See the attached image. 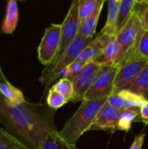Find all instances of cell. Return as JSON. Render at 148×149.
I'll return each instance as SVG.
<instances>
[{"label":"cell","mask_w":148,"mask_h":149,"mask_svg":"<svg viewBox=\"0 0 148 149\" xmlns=\"http://www.w3.org/2000/svg\"><path fill=\"white\" fill-rule=\"evenodd\" d=\"M55 112L47 104L27 100L10 104L0 94V123L12 137L31 149H41L46 137L58 131Z\"/></svg>","instance_id":"cell-1"},{"label":"cell","mask_w":148,"mask_h":149,"mask_svg":"<svg viewBox=\"0 0 148 149\" xmlns=\"http://www.w3.org/2000/svg\"><path fill=\"white\" fill-rule=\"evenodd\" d=\"M107 101V98L95 100H83L74 114L65 122L59 131L60 135L68 143L76 145L79 138L90 131L99 110Z\"/></svg>","instance_id":"cell-2"},{"label":"cell","mask_w":148,"mask_h":149,"mask_svg":"<svg viewBox=\"0 0 148 149\" xmlns=\"http://www.w3.org/2000/svg\"><path fill=\"white\" fill-rule=\"evenodd\" d=\"M93 38H84L79 35L58 61L45 67L40 78L41 83L44 85V94L49 91V89L51 88L50 86L57 79L59 78L61 72L66 67H68L70 65L75 62L79 53L92 41Z\"/></svg>","instance_id":"cell-3"},{"label":"cell","mask_w":148,"mask_h":149,"mask_svg":"<svg viewBox=\"0 0 148 149\" xmlns=\"http://www.w3.org/2000/svg\"><path fill=\"white\" fill-rule=\"evenodd\" d=\"M119 70L118 65H101L84 100H95L111 96L114 92V83Z\"/></svg>","instance_id":"cell-4"},{"label":"cell","mask_w":148,"mask_h":149,"mask_svg":"<svg viewBox=\"0 0 148 149\" xmlns=\"http://www.w3.org/2000/svg\"><path fill=\"white\" fill-rule=\"evenodd\" d=\"M61 42V24H51L44 33L38 47V58L39 62L48 66L53 63L58 52Z\"/></svg>","instance_id":"cell-5"},{"label":"cell","mask_w":148,"mask_h":149,"mask_svg":"<svg viewBox=\"0 0 148 149\" xmlns=\"http://www.w3.org/2000/svg\"><path fill=\"white\" fill-rule=\"evenodd\" d=\"M79 0L73 1L70 6V9L68 10V13L65 20L61 24L60 47L53 63L58 61L63 56L66 49L79 36V31L80 27V20L79 17Z\"/></svg>","instance_id":"cell-6"},{"label":"cell","mask_w":148,"mask_h":149,"mask_svg":"<svg viewBox=\"0 0 148 149\" xmlns=\"http://www.w3.org/2000/svg\"><path fill=\"white\" fill-rule=\"evenodd\" d=\"M100 67L101 64L98 61L87 63L76 76L71 79L74 89V94L72 102L84 100L85 95L93 83Z\"/></svg>","instance_id":"cell-7"},{"label":"cell","mask_w":148,"mask_h":149,"mask_svg":"<svg viewBox=\"0 0 148 149\" xmlns=\"http://www.w3.org/2000/svg\"><path fill=\"white\" fill-rule=\"evenodd\" d=\"M142 28L143 27H142L139 16L135 12H133V14L132 15L127 24L120 31V32L116 36V38L120 45V49L118 62L135 45Z\"/></svg>","instance_id":"cell-8"},{"label":"cell","mask_w":148,"mask_h":149,"mask_svg":"<svg viewBox=\"0 0 148 149\" xmlns=\"http://www.w3.org/2000/svg\"><path fill=\"white\" fill-rule=\"evenodd\" d=\"M147 64L148 60H139L120 66V70L114 83L113 93H117L122 90H128L138 75Z\"/></svg>","instance_id":"cell-9"},{"label":"cell","mask_w":148,"mask_h":149,"mask_svg":"<svg viewBox=\"0 0 148 149\" xmlns=\"http://www.w3.org/2000/svg\"><path fill=\"white\" fill-rule=\"evenodd\" d=\"M121 111L111 107L107 101L103 105L99 110L90 131L92 130H104L114 133L117 130Z\"/></svg>","instance_id":"cell-10"},{"label":"cell","mask_w":148,"mask_h":149,"mask_svg":"<svg viewBox=\"0 0 148 149\" xmlns=\"http://www.w3.org/2000/svg\"><path fill=\"white\" fill-rule=\"evenodd\" d=\"M111 38V36L99 32V34L94 37L92 41L79 53L75 62L85 65L92 61H97L101 57Z\"/></svg>","instance_id":"cell-11"},{"label":"cell","mask_w":148,"mask_h":149,"mask_svg":"<svg viewBox=\"0 0 148 149\" xmlns=\"http://www.w3.org/2000/svg\"><path fill=\"white\" fill-rule=\"evenodd\" d=\"M19 17L17 2L10 0L7 3L6 13L1 25V31L4 34H12L17 28Z\"/></svg>","instance_id":"cell-12"},{"label":"cell","mask_w":148,"mask_h":149,"mask_svg":"<svg viewBox=\"0 0 148 149\" xmlns=\"http://www.w3.org/2000/svg\"><path fill=\"white\" fill-rule=\"evenodd\" d=\"M105 3L104 0H99V3L96 9V10L85 21L80 23L79 31V35L84 38H93L98 24V21L103 8V5Z\"/></svg>","instance_id":"cell-13"},{"label":"cell","mask_w":148,"mask_h":149,"mask_svg":"<svg viewBox=\"0 0 148 149\" xmlns=\"http://www.w3.org/2000/svg\"><path fill=\"white\" fill-rule=\"evenodd\" d=\"M121 0L108 1V15L106 24L100 32L113 37L117 35V21Z\"/></svg>","instance_id":"cell-14"},{"label":"cell","mask_w":148,"mask_h":149,"mask_svg":"<svg viewBox=\"0 0 148 149\" xmlns=\"http://www.w3.org/2000/svg\"><path fill=\"white\" fill-rule=\"evenodd\" d=\"M120 51V45L116 36H113L110 38L101 57L97 61L101 65H116L119 59Z\"/></svg>","instance_id":"cell-15"},{"label":"cell","mask_w":148,"mask_h":149,"mask_svg":"<svg viewBox=\"0 0 148 149\" xmlns=\"http://www.w3.org/2000/svg\"><path fill=\"white\" fill-rule=\"evenodd\" d=\"M0 94L10 104H19L25 101L22 91L12 86L9 81L0 83Z\"/></svg>","instance_id":"cell-16"},{"label":"cell","mask_w":148,"mask_h":149,"mask_svg":"<svg viewBox=\"0 0 148 149\" xmlns=\"http://www.w3.org/2000/svg\"><path fill=\"white\" fill-rule=\"evenodd\" d=\"M135 4L136 0H121L117 21V34L131 18L132 15L134 12Z\"/></svg>","instance_id":"cell-17"},{"label":"cell","mask_w":148,"mask_h":149,"mask_svg":"<svg viewBox=\"0 0 148 149\" xmlns=\"http://www.w3.org/2000/svg\"><path fill=\"white\" fill-rule=\"evenodd\" d=\"M41 149H78L76 145L68 143L60 135L59 131L51 133L43 142Z\"/></svg>","instance_id":"cell-18"},{"label":"cell","mask_w":148,"mask_h":149,"mask_svg":"<svg viewBox=\"0 0 148 149\" xmlns=\"http://www.w3.org/2000/svg\"><path fill=\"white\" fill-rule=\"evenodd\" d=\"M128 90L144 97L148 100V64L140 72Z\"/></svg>","instance_id":"cell-19"},{"label":"cell","mask_w":148,"mask_h":149,"mask_svg":"<svg viewBox=\"0 0 148 149\" xmlns=\"http://www.w3.org/2000/svg\"><path fill=\"white\" fill-rule=\"evenodd\" d=\"M140 109H128L121 111L117 130L128 132L134 121H139Z\"/></svg>","instance_id":"cell-20"},{"label":"cell","mask_w":148,"mask_h":149,"mask_svg":"<svg viewBox=\"0 0 148 149\" xmlns=\"http://www.w3.org/2000/svg\"><path fill=\"white\" fill-rule=\"evenodd\" d=\"M117 93H119L121 96V98L124 100L127 110L128 109H140V107L145 102L147 101L144 97L135 93H133L130 90H122Z\"/></svg>","instance_id":"cell-21"},{"label":"cell","mask_w":148,"mask_h":149,"mask_svg":"<svg viewBox=\"0 0 148 149\" xmlns=\"http://www.w3.org/2000/svg\"><path fill=\"white\" fill-rule=\"evenodd\" d=\"M51 87L56 90L57 92H58L59 93H61L68 100V102L72 101L74 89H73V84L71 79L66 78H60Z\"/></svg>","instance_id":"cell-22"},{"label":"cell","mask_w":148,"mask_h":149,"mask_svg":"<svg viewBox=\"0 0 148 149\" xmlns=\"http://www.w3.org/2000/svg\"><path fill=\"white\" fill-rule=\"evenodd\" d=\"M0 149H31L12 137L6 130L0 128Z\"/></svg>","instance_id":"cell-23"},{"label":"cell","mask_w":148,"mask_h":149,"mask_svg":"<svg viewBox=\"0 0 148 149\" xmlns=\"http://www.w3.org/2000/svg\"><path fill=\"white\" fill-rule=\"evenodd\" d=\"M99 0H79V17L80 23L89 17L97 9Z\"/></svg>","instance_id":"cell-24"},{"label":"cell","mask_w":148,"mask_h":149,"mask_svg":"<svg viewBox=\"0 0 148 149\" xmlns=\"http://www.w3.org/2000/svg\"><path fill=\"white\" fill-rule=\"evenodd\" d=\"M68 103V100L58 92L54 90L53 88H50L46 97V104L52 110H58L63 106Z\"/></svg>","instance_id":"cell-25"},{"label":"cell","mask_w":148,"mask_h":149,"mask_svg":"<svg viewBox=\"0 0 148 149\" xmlns=\"http://www.w3.org/2000/svg\"><path fill=\"white\" fill-rule=\"evenodd\" d=\"M85 65L83 64H79V63H72V65H70L68 67H66L60 74L59 77L61 78H66L71 79L72 78H73L74 76H76L84 67Z\"/></svg>","instance_id":"cell-26"},{"label":"cell","mask_w":148,"mask_h":149,"mask_svg":"<svg viewBox=\"0 0 148 149\" xmlns=\"http://www.w3.org/2000/svg\"><path fill=\"white\" fill-rule=\"evenodd\" d=\"M145 138H146L145 133L140 134L139 135H135L134 141H133V144L131 145V147L129 148V149H142V146H143Z\"/></svg>","instance_id":"cell-27"},{"label":"cell","mask_w":148,"mask_h":149,"mask_svg":"<svg viewBox=\"0 0 148 149\" xmlns=\"http://www.w3.org/2000/svg\"><path fill=\"white\" fill-rule=\"evenodd\" d=\"M140 119L143 123L148 125V101L145 102L140 108Z\"/></svg>","instance_id":"cell-28"},{"label":"cell","mask_w":148,"mask_h":149,"mask_svg":"<svg viewBox=\"0 0 148 149\" xmlns=\"http://www.w3.org/2000/svg\"><path fill=\"white\" fill-rule=\"evenodd\" d=\"M140 19L142 27L144 29L148 30V5L147 7L146 8L145 11L143 12V14L141 15V17H140Z\"/></svg>","instance_id":"cell-29"},{"label":"cell","mask_w":148,"mask_h":149,"mask_svg":"<svg viewBox=\"0 0 148 149\" xmlns=\"http://www.w3.org/2000/svg\"><path fill=\"white\" fill-rule=\"evenodd\" d=\"M7 81H8V80L6 79L4 74H3V71H2V68H1V66H0V83H4V82H7Z\"/></svg>","instance_id":"cell-30"},{"label":"cell","mask_w":148,"mask_h":149,"mask_svg":"<svg viewBox=\"0 0 148 149\" xmlns=\"http://www.w3.org/2000/svg\"><path fill=\"white\" fill-rule=\"evenodd\" d=\"M147 101H148V100H147Z\"/></svg>","instance_id":"cell-31"}]
</instances>
